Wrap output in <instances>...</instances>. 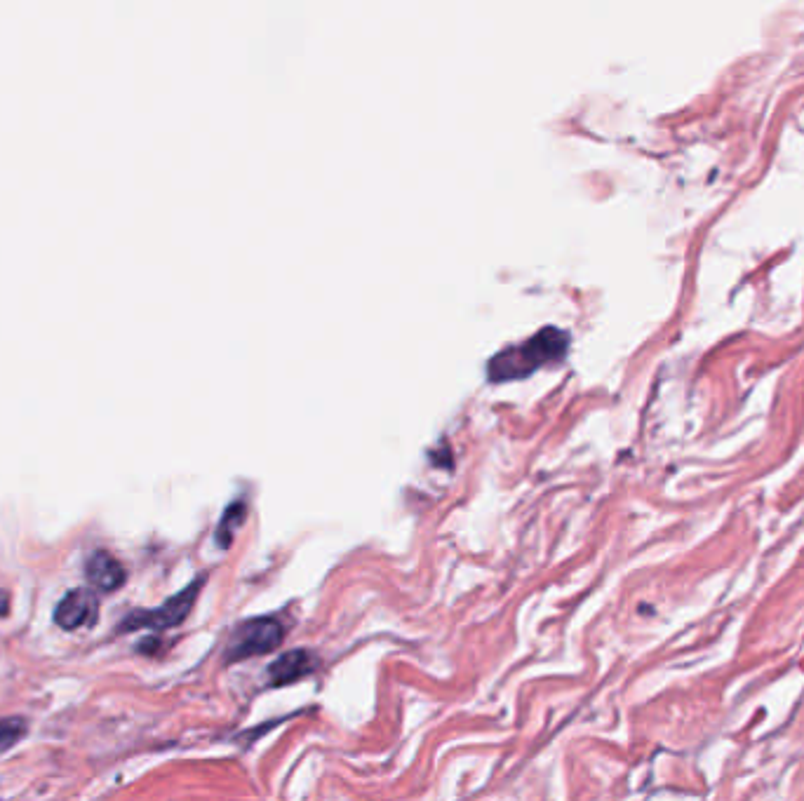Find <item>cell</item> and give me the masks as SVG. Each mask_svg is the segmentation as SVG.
<instances>
[{
    "label": "cell",
    "instance_id": "cell-1",
    "mask_svg": "<svg viewBox=\"0 0 804 801\" xmlns=\"http://www.w3.org/2000/svg\"><path fill=\"white\" fill-rule=\"evenodd\" d=\"M567 348H569V336L555 327H546L544 332L536 334L534 339L520 343V346L506 348L504 353L494 355L487 365L489 381L504 383V381L525 379V376L536 372L539 367L551 365V362L565 358Z\"/></svg>",
    "mask_w": 804,
    "mask_h": 801
},
{
    "label": "cell",
    "instance_id": "cell-2",
    "mask_svg": "<svg viewBox=\"0 0 804 801\" xmlns=\"http://www.w3.org/2000/svg\"><path fill=\"white\" fill-rule=\"evenodd\" d=\"M205 578H198V581H193L189 588H184L182 592H177V595L167 599V602L160 604L158 609H149V611H134L123 621L120 625V630H139V628H149V630H167V628H174V625L184 623L186 616L191 614L193 604H196L198 599V592L203 588Z\"/></svg>",
    "mask_w": 804,
    "mask_h": 801
},
{
    "label": "cell",
    "instance_id": "cell-3",
    "mask_svg": "<svg viewBox=\"0 0 804 801\" xmlns=\"http://www.w3.org/2000/svg\"><path fill=\"white\" fill-rule=\"evenodd\" d=\"M283 625L276 618H254L233 632L229 646V661H243L250 656H261L276 651L283 644Z\"/></svg>",
    "mask_w": 804,
    "mask_h": 801
},
{
    "label": "cell",
    "instance_id": "cell-4",
    "mask_svg": "<svg viewBox=\"0 0 804 801\" xmlns=\"http://www.w3.org/2000/svg\"><path fill=\"white\" fill-rule=\"evenodd\" d=\"M99 602L97 595L87 588L66 592L55 609V623L62 630H78L97 621Z\"/></svg>",
    "mask_w": 804,
    "mask_h": 801
},
{
    "label": "cell",
    "instance_id": "cell-5",
    "mask_svg": "<svg viewBox=\"0 0 804 801\" xmlns=\"http://www.w3.org/2000/svg\"><path fill=\"white\" fill-rule=\"evenodd\" d=\"M85 574L87 581L102 592H116L118 588H123L127 578L123 564L106 550H97V553L90 555V560L85 564Z\"/></svg>",
    "mask_w": 804,
    "mask_h": 801
},
{
    "label": "cell",
    "instance_id": "cell-6",
    "mask_svg": "<svg viewBox=\"0 0 804 801\" xmlns=\"http://www.w3.org/2000/svg\"><path fill=\"white\" fill-rule=\"evenodd\" d=\"M313 668H316V658L308 654L306 649H294L290 654L280 656L278 661L268 668V679H271L273 686L292 684L301 677L311 675Z\"/></svg>",
    "mask_w": 804,
    "mask_h": 801
},
{
    "label": "cell",
    "instance_id": "cell-7",
    "mask_svg": "<svg viewBox=\"0 0 804 801\" xmlns=\"http://www.w3.org/2000/svg\"><path fill=\"white\" fill-rule=\"evenodd\" d=\"M243 520H245V506L243 503H233V506L224 513V517H221L217 536H214L221 548H229L231 538H233V534H236V529L240 527V524H243Z\"/></svg>",
    "mask_w": 804,
    "mask_h": 801
},
{
    "label": "cell",
    "instance_id": "cell-8",
    "mask_svg": "<svg viewBox=\"0 0 804 801\" xmlns=\"http://www.w3.org/2000/svg\"><path fill=\"white\" fill-rule=\"evenodd\" d=\"M24 731H26V726L22 719H15V717L0 719V752L10 750V747L24 736Z\"/></svg>",
    "mask_w": 804,
    "mask_h": 801
},
{
    "label": "cell",
    "instance_id": "cell-9",
    "mask_svg": "<svg viewBox=\"0 0 804 801\" xmlns=\"http://www.w3.org/2000/svg\"><path fill=\"white\" fill-rule=\"evenodd\" d=\"M8 607H10V599H8V592L0 590V616L8 614Z\"/></svg>",
    "mask_w": 804,
    "mask_h": 801
}]
</instances>
